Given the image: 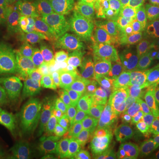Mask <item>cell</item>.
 Returning <instances> with one entry per match:
<instances>
[{
    "label": "cell",
    "mask_w": 159,
    "mask_h": 159,
    "mask_svg": "<svg viewBox=\"0 0 159 159\" xmlns=\"http://www.w3.org/2000/svg\"><path fill=\"white\" fill-rule=\"evenodd\" d=\"M137 114L134 104L127 101L113 103L109 111V119L111 125H119L134 122Z\"/></svg>",
    "instance_id": "cell-17"
},
{
    "label": "cell",
    "mask_w": 159,
    "mask_h": 159,
    "mask_svg": "<svg viewBox=\"0 0 159 159\" xmlns=\"http://www.w3.org/2000/svg\"><path fill=\"white\" fill-rule=\"evenodd\" d=\"M66 6L80 31L100 29L109 25L97 0H69Z\"/></svg>",
    "instance_id": "cell-10"
},
{
    "label": "cell",
    "mask_w": 159,
    "mask_h": 159,
    "mask_svg": "<svg viewBox=\"0 0 159 159\" xmlns=\"http://www.w3.org/2000/svg\"><path fill=\"white\" fill-rule=\"evenodd\" d=\"M34 146L31 104L20 91L0 86V149Z\"/></svg>",
    "instance_id": "cell-1"
},
{
    "label": "cell",
    "mask_w": 159,
    "mask_h": 159,
    "mask_svg": "<svg viewBox=\"0 0 159 159\" xmlns=\"http://www.w3.org/2000/svg\"><path fill=\"white\" fill-rule=\"evenodd\" d=\"M58 45L57 35L55 33L43 31L38 41V50L43 61L47 65H51L54 53Z\"/></svg>",
    "instance_id": "cell-19"
},
{
    "label": "cell",
    "mask_w": 159,
    "mask_h": 159,
    "mask_svg": "<svg viewBox=\"0 0 159 159\" xmlns=\"http://www.w3.org/2000/svg\"><path fill=\"white\" fill-rule=\"evenodd\" d=\"M0 159H40V157L31 152H20L0 156Z\"/></svg>",
    "instance_id": "cell-25"
},
{
    "label": "cell",
    "mask_w": 159,
    "mask_h": 159,
    "mask_svg": "<svg viewBox=\"0 0 159 159\" xmlns=\"http://www.w3.org/2000/svg\"><path fill=\"white\" fill-rule=\"evenodd\" d=\"M58 45L51 61V66H58L70 62V43L68 36L63 34H57Z\"/></svg>",
    "instance_id": "cell-21"
},
{
    "label": "cell",
    "mask_w": 159,
    "mask_h": 159,
    "mask_svg": "<svg viewBox=\"0 0 159 159\" xmlns=\"http://www.w3.org/2000/svg\"><path fill=\"white\" fill-rule=\"evenodd\" d=\"M41 66V80L49 83V85L57 86L62 89L78 86L87 79L99 80L97 75L93 74L89 69L73 62L58 66L49 65V66L43 64Z\"/></svg>",
    "instance_id": "cell-8"
},
{
    "label": "cell",
    "mask_w": 159,
    "mask_h": 159,
    "mask_svg": "<svg viewBox=\"0 0 159 159\" xmlns=\"http://www.w3.org/2000/svg\"><path fill=\"white\" fill-rule=\"evenodd\" d=\"M140 58L159 76V27L148 20L137 42Z\"/></svg>",
    "instance_id": "cell-12"
},
{
    "label": "cell",
    "mask_w": 159,
    "mask_h": 159,
    "mask_svg": "<svg viewBox=\"0 0 159 159\" xmlns=\"http://www.w3.org/2000/svg\"><path fill=\"white\" fill-rule=\"evenodd\" d=\"M80 100L84 107L89 124L97 131L111 125L106 102L96 89L89 86L82 87L80 91Z\"/></svg>",
    "instance_id": "cell-11"
},
{
    "label": "cell",
    "mask_w": 159,
    "mask_h": 159,
    "mask_svg": "<svg viewBox=\"0 0 159 159\" xmlns=\"http://www.w3.org/2000/svg\"><path fill=\"white\" fill-rule=\"evenodd\" d=\"M63 119L72 135H77L80 132L89 125L84 107L80 100L75 96L68 97Z\"/></svg>",
    "instance_id": "cell-14"
},
{
    "label": "cell",
    "mask_w": 159,
    "mask_h": 159,
    "mask_svg": "<svg viewBox=\"0 0 159 159\" xmlns=\"http://www.w3.org/2000/svg\"><path fill=\"white\" fill-rule=\"evenodd\" d=\"M119 148L120 159H151L159 151L155 142H138L129 139L116 141Z\"/></svg>",
    "instance_id": "cell-16"
},
{
    "label": "cell",
    "mask_w": 159,
    "mask_h": 159,
    "mask_svg": "<svg viewBox=\"0 0 159 159\" xmlns=\"http://www.w3.org/2000/svg\"><path fill=\"white\" fill-rule=\"evenodd\" d=\"M109 91L114 97L136 102L159 101V76L148 69L132 66L111 80Z\"/></svg>",
    "instance_id": "cell-3"
},
{
    "label": "cell",
    "mask_w": 159,
    "mask_h": 159,
    "mask_svg": "<svg viewBox=\"0 0 159 159\" xmlns=\"http://www.w3.org/2000/svg\"><path fill=\"white\" fill-rule=\"evenodd\" d=\"M18 24L12 42L14 60L19 67L42 66L44 62L41 58L38 41L43 30L33 18L30 11L18 10Z\"/></svg>",
    "instance_id": "cell-5"
},
{
    "label": "cell",
    "mask_w": 159,
    "mask_h": 159,
    "mask_svg": "<svg viewBox=\"0 0 159 159\" xmlns=\"http://www.w3.org/2000/svg\"><path fill=\"white\" fill-rule=\"evenodd\" d=\"M13 6L17 9H24L29 6H32L36 0H11Z\"/></svg>",
    "instance_id": "cell-29"
},
{
    "label": "cell",
    "mask_w": 159,
    "mask_h": 159,
    "mask_svg": "<svg viewBox=\"0 0 159 159\" xmlns=\"http://www.w3.org/2000/svg\"><path fill=\"white\" fill-rule=\"evenodd\" d=\"M70 43V62L89 69L99 80L111 81L108 71L96 49L80 32L67 35Z\"/></svg>",
    "instance_id": "cell-9"
},
{
    "label": "cell",
    "mask_w": 159,
    "mask_h": 159,
    "mask_svg": "<svg viewBox=\"0 0 159 159\" xmlns=\"http://www.w3.org/2000/svg\"><path fill=\"white\" fill-rule=\"evenodd\" d=\"M111 26L134 29L148 17V0H97Z\"/></svg>",
    "instance_id": "cell-6"
},
{
    "label": "cell",
    "mask_w": 159,
    "mask_h": 159,
    "mask_svg": "<svg viewBox=\"0 0 159 159\" xmlns=\"http://www.w3.org/2000/svg\"><path fill=\"white\" fill-rule=\"evenodd\" d=\"M34 125V147L44 158L51 159L57 155L58 145L72 134L63 117L48 113L36 102L31 104Z\"/></svg>",
    "instance_id": "cell-4"
},
{
    "label": "cell",
    "mask_w": 159,
    "mask_h": 159,
    "mask_svg": "<svg viewBox=\"0 0 159 159\" xmlns=\"http://www.w3.org/2000/svg\"><path fill=\"white\" fill-rule=\"evenodd\" d=\"M82 159H105L102 148H95L87 150Z\"/></svg>",
    "instance_id": "cell-28"
},
{
    "label": "cell",
    "mask_w": 159,
    "mask_h": 159,
    "mask_svg": "<svg viewBox=\"0 0 159 159\" xmlns=\"http://www.w3.org/2000/svg\"><path fill=\"white\" fill-rule=\"evenodd\" d=\"M85 152V148L77 135H72L61 142L57 150L58 156L67 159H82Z\"/></svg>",
    "instance_id": "cell-20"
},
{
    "label": "cell",
    "mask_w": 159,
    "mask_h": 159,
    "mask_svg": "<svg viewBox=\"0 0 159 159\" xmlns=\"http://www.w3.org/2000/svg\"><path fill=\"white\" fill-rule=\"evenodd\" d=\"M18 10L13 14L0 13V49H8L12 46L19 19Z\"/></svg>",
    "instance_id": "cell-18"
},
{
    "label": "cell",
    "mask_w": 159,
    "mask_h": 159,
    "mask_svg": "<svg viewBox=\"0 0 159 159\" xmlns=\"http://www.w3.org/2000/svg\"><path fill=\"white\" fill-rule=\"evenodd\" d=\"M68 97L58 87L49 85L42 92L36 102L46 112L63 117Z\"/></svg>",
    "instance_id": "cell-15"
},
{
    "label": "cell",
    "mask_w": 159,
    "mask_h": 159,
    "mask_svg": "<svg viewBox=\"0 0 159 159\" xmlns=\"http://www.w3.org/2000/svg\"><path fill=\"white\" fill-rule=\"evenodd\" d=\"M51 159H67L66 158V157H61V156H58V155H56L55 157H53Z\"/></svg>",
    "instance_id": "cell-31"
},
{
    "label": "cell",
    "mask_w": 159,
    "mask_h": 159,
    "mask_svg": "<svg viewBox=\"0 0 159 159\" xmlns=\"http://www.w3.org/2000/svg\"><path fill=\"white\" fill-rule=\"evenodd\" d=\"M105 159H120L119 145L117 142H111L102 148Z\"/></svg>",
    "instance_id": "cell-23"
},
{
    "label": "cell",
    "mask_w": 159,
    "mask_h": 159,
    "mask_svg": "<svg viewBox=\"0 0 159 159\" xmlns=\"http://www.w3.org/2000/svg\"><path fill=\"white\" fill-rule=\"evenodd\" d=\"M148 20L159 27V2H157L156 5H154L151 7H149Z\"/></svg>",
    "instance_id": "cell-27"
},
{
    "label": "cell",
    "mask_w": 159,
    "mask_h": 159,
    "mask_svg": "<svg viewBox=\"0 0 159 159\" xmlns=\"http://www.w3.org/2000/svg\"><path fill=\"white\" fill-rule=\"evenodd\" d=\"M151 159H159V151L157 152V153L156 154V155H155V156H154L153 157H152Z\"/></svg>",
    "instance_id": "cell-32"
},
{
    "label": "cell",
    "mask_w": 159,
    "mask_h": 159,
    "mask_svg": "<svg viewBox=\"0 0 159 159\" xmlns=\"http://www.w3.org/2000/svg\"><path fill=\"white\" fill-rule=\"evenodd\" d=\"M43 2H47V3H59V4H63L65 2H68L69 0H41Z\"/></svg>",
    "instance_id": "cell-30"
},
{
    "label": "cell",
    "mask_w": 159,
    "mask_h": 159,
    "mask_svg": "<svg viewBox=\"0 0 159 159\" xmlns=\"http://www.w3.org/2000/svg\"><path fill=\"white\" fill-rule=\"evenodd\" d=\"M17 10L11 0H0V13L13 14Z\"/></svg>",
    "instance_id": "cell-26"
},
{
    "label": "cell",
    "mask_w": 159,
    "mask_h": 159,
    "mask_svg": "<svg viewBox=\"0 0 159 159\" xmlns=\"http://www.w3.org/2000/svg\"><path fill=\"white\" fill-rule=\"evenodd\" d=\"M77 136L81 144L83 145V147L85 148L86 151L95 148H101L98 142L97 131L92 125H88L81 132H80Z\"/></svg>",
    "instance_id": "cell-22"
},
{
    "label": "cell",
    "mask_w": 159,
    "mask_h": 159,
    "mask_svg": "<svg viewBox=\"0 0 159 159\" xmlns=\"http://www.w3.org/2000/svg\"><path fill=\"white\" fill-rule=\"evenodd\" d=\"M43 31L66 35L80 32L75 25L66 4L36 0L29 9Z\"/></svg>",
    "instance_id": "cell-7"
},
{
    "label": "cell",
    "mask_w": 159,
    "mask_h": 159,
    "mask_svg": "<svg viewBox=\"0 0 159 159\" xmlns=\"http://www.w3.org/2000/svg\"><path fill=\"white\" fill-rule=\"evenodd\" d=\"M158 2H159V0H158Z\"/></svg>",
    "instance_id": "cell-33"
},
{
    "label": "cell",
    "mask_w": 159,
    "mask_h": 159,
    "mask_svg": "<svg viewBox=\"0 0 159 159\" xmlns=\"http://www.w3.org/2000/svg\"><path fill=\"white\" fill-rule=\"evenodd\" d=\"M85 39L102 58L111 80L131 67L140 58V51L127 30L107 25L83 31Z\"/></svg>",
    "instance_id": "cell-2"
},
{
    "label": "cell",
    "mask_w": 159,
    "mask_h": 159,
    "mask_svg": "<svg viewBox=\"0 0 159 159\" xmlns=\"http://www.w3.org/2000/svg\"><path fill=\"white\" fill-rule=\"evenodd\" d=\"M152 135L148 134V133L144 132V131L140 130V129H135L133 136H132V140L138 142H145V143H151L154 142V139Z\"/></svg>",
    "instance_id": "cell-24"
},
{
    "label": "cell",
    "mask_w": 159,
    "mask_h": 159,
    "mask_svg": "<svg viewBox=\"0 0 159 159\" xmlns=\"http://www.w3.org/2000/svg\"><path fill=\"white\" fill-rule=\"evenodd\" d=\"M134 124L136 129L154 136L159 133V101L145 102L138 107Z\"/></svg>",
    "instance_id": "cell-13"
}]
</instances>
